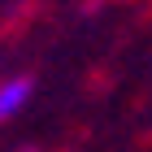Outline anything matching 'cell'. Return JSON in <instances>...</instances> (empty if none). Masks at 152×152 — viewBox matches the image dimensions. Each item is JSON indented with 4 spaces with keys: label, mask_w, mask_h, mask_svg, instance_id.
Instances as JSON below:
<instances>
[{
    "label": "cell",
    "mask_w": 152,
    "mask_h": 152,
    "mask_svg": "<svg viewBox=\"0 0 152 152\" xmlns=\"http://www.w3.org/2000/svg\"><path fill=\"white\" fill-rule=\"evenodd\" d=\"M31 100V78H9L0 87V122H9L13 113H22Z\"/></svg>",
    "instance_id": "obj_1"
},
{
    "label": "cell",
    "mask_w": 152,
    "mask_h": 152,
    "mask_svg": "<svg viewBox=\"0 0 152 152\" xmlns=\"http://www.w3.org/2000/svg\"><path fill=\"white\" fill-rule=\"evenodd\" d=\"M22 152H35V148H22Z\"/></svg>",
    "instance_id": "obj_2"
}]
</instances>
